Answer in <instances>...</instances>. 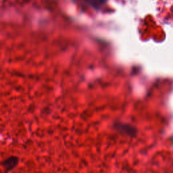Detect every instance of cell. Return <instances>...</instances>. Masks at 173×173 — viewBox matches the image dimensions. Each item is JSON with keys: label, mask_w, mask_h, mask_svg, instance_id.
I'll return each mask as SVG.
<instances>
[{"label": "cell", "mask_w": 173, "mask_h": 173, "mask_svg": "<svg viewBox=\"0 0 173 173\" xmlns=\"http://www.w3.org/2000/svg\"><path fill=\"white\" fill-rule=\"evenodd\" d=\"M115 129L122 134L129 136H135L137 134V129L135 126L129 124L118 122L115 124Z\"/></svg>", "instance_id": "1"}, {"label": "cell", "mask_w": 173, "mask_h": 173, "mask_svg": "<svg viewBox=\"0 0 173 173\" xmlns=\"http://www.w3.org/2000/svg\"><path fill=\"white\" fill-rule=\"evenodd\" d=\"M82 1L95 10H99L107 2V0H82Z\"/></svg>", "instance_id": "2"}, {"label": "cell", "mask_w": 173, "mask_h": 173, "mask_svg": "<svg viewBox=\"0 0 173 173\" xmlns=\"http://www.w3.org/2000/svg\"><path fill=\"white\" fill-rule=\"evenodd\" d=\"M18 159L16 157H12L5 160V162L3 163L4 168L6 171H10L11 169L14 168L16 165L17 164Z\"/></svg>", "instance_id": "3"}]
</instances>
